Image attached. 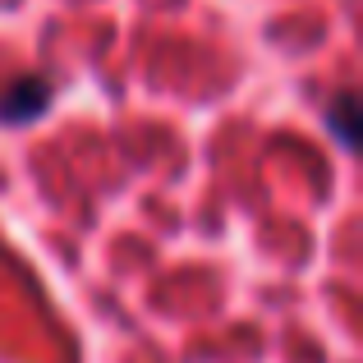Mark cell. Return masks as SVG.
Returning <instances> with one entry per match:
<instances>
[{
    "label": "cell",
    "instance_id": "7a4b0ae2",
    "mask_svg": "<svg viewBox=\"0 0 363 363\" xmlns=\"http://www.w3.org/2000/svg\"><path fill=\"white\" fill-rule=\"evenodd\" d=\"M354 116H359L354 92H340V97L327 106V129L336 133L340 147H354V143H359V124H354Z\"/></svg>",
    "mask_w": 363,
    "mask_h": 363
},
{
    "label": "cell",
    "instance_id": "6da1fadb",
    "mask_svg": "<svg viewBox=\"0 0 363 363\" xmlns=\"http://www.w3.org/2000/svg\"><path fill=\"white\" fill-rule=\"evenodd\" d=\"M51 97H55L51 79H42V74H23V79H14L5 92H0V124H9V129L33 124L37 116H46Z\"/></svg>",
    "mask_w": 363,
    "mask_h": 363
}]
</instances>
